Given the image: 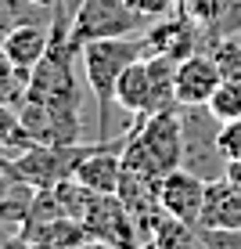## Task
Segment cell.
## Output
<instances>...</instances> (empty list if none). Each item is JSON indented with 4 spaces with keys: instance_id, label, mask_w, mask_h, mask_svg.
<instances>
[{
    "instance_id": "6da1fadb",
    "label": "cell",
    "mask_w": 241,
    "mask_h": 249,
    "mask_svg": "<svg viewBox=\"0 0 241 249\" xmlns=\"http://www.w3.org/2000/svg\"><path fill=\"white\" fill-rule=\"evenodd\" d=\"M148 54V36H112V40H90L80 51L83 62V83L90 87L97 101V141L112 137V108H115V83L123 69Z\"/></svg>"
},
{
    "instance_id": "7a4b0ae2",
    "label": "cell",
    "mask_w": 241,
    "mask_h": 249,
    "mask_svg": "<svg viewBox=\"0 0 241 249\" xmlns=\"http://www.w3.org/2000/svg\"><path fill=\"white\" fill-rule=\"evenodd\" d=\"M184 123V162L180 166L205 181L227 177V159L220 152V119L209 112V105H180Z\"/></svg>"
},
{
    "instance_id": "3957f363",
    "label": "cell",
    "mask_w": 241,
    "mask_h": 249,
    "mask_svg": "<svg viewBox=\"0 0 241 249\" xmlns=\"http://www.w3.org/2000/svg\"><path fill=\"white\" fill-rule=\"evenodd\" d=\"M141 33H148V22L126 0H83L68 25V44L83 51V44H90V40L141 36Z\"/></svg>"
},
{
    "instance_id": "277c9868",
    "label": "cell",
    "mask_w": 241,
    "mask_h": 249,
    "mask_svg": "<svg viewBox=\"0 0 241 249\" xmlns=\"http://www.w3.org/2000/svg\"><path fill=\"white\" fill-rule=\"evenodd\" d=\"M130 141L148 156V162L162 177L184 162V123H180V108H166L155 116H137Z\"/></svg>"
},
{
    "instance_id": "5b68a950",
    "label": "cell",
    "mask_w": 241,
    "mask_h": 249,
    "mask_svg": "<svg viewBox=\"0 0 241 249\" xmlns=\"http://www.w3.org/2000/svg\"><path fill=\"white\" fill-rule=\"evenodd\" d=\"M87 148L90 144H29L18 156H11V162H15V174L25 184L44 192V188L68 181L80 166V159L87 156Z\"/></svg>"
},
{
    "instance_id": "8992f818",
    "label": "cell",
    "mask_w": 241,
    "mask_h": 249,
    "mask_svg": "<svg viewBox=\"0 0 241 249\" xmlns=\"http://www.w3.org/2000/svg\"><path fill=\"white\" fill-rule=\"evenodd\" d=\"M83 228H87L90 238H101L112 249H141L144 246L141 228H137L133 213L123 206L119 195H97L94 192L87 213H83Z\"/></svg>"
},
{
    "instance_id": "52a82bcc",
    "label": "cell",
    "mask_w": 241,
    "mask_h": 249,
    "mask_svg": "<svg viewBox=\"0 0 241 249\" xmlns=\"http://www.w3.org/2000/svg\"><path fill=\"white\" fill-rule=\"evenodd\" d=\"M205 184H209L205 177H198L184 166L169 170L159 184V199H162L166 217L184 220V224H198L202 220V202H205Z\"/></svg>"
},
{
    "instance_id": "ba28073f",
    "label": "cell",
    "mask_w": 241,
    "mask_h": 249,
    "mask_svg": "<svg viewBox=\"0 0 241 249\" xmlns=\"http://www.w3.org/2000/svg\"><path fill=\"white\" fill-rule=\"evenodd\" d=\"M72 177L83 188L97 192V195H115L119 192V181H123V144H119V141L115 144H112V141L90 144Z\"/></svg>"
},
{
    "instance_id": "9c48e42d",
    "label": "cell",
    "mask_w": 241,
    "mask_h": 249,
    "mask_svg": "<svg viewBox=\"0 0 241 249\" xmlns=\"http://www.w3.org/2000/svg\"><path fill=\"white\" fill-rule=\"evenodd\" d=\"M223 76L220 65L209 51H198V54L177 62V101L180 105H209L212 94L220 90Z\"/></svg>"
},
{
    "instance_id": "30bf717a",
    "label": "cell",
    "mask_w": 241,
    "mask_h": 249,
    "mask_svg": "<svg viewBox=\"0 0 241 249\" xmlns=\"http://www.w3.org/2000/svg\"><path fill=\"white\" fill-rule=\"evenodd\" d=\"M115 105L126 116H151V62L148 54L123 69L115 83Z\"/></svg>"
},
{
    "instance_id": "8fae6325",
    "label": "cell",
    "mask_w": 241,
    "mask_h": 249,
    "mask_svg": "<svg viewBox=\"0 0 241 249\" xmlns=\"http://www.w3.org/2000/svg\"><path fill=\"white\" fill-rule=\"evenodd\" d=\"M18 235H25L36 249H76L80 242H87V228L76 217H47V220H25L18 228Z\"/></svg>"
},
{
    "instance_id": "7c38bea8",
    "label": "cell",
    "mask_w": 241,
    "mask_h": 249,
    "mask_svg": "<svg viewBox=\"0 0 241 249\" xmlns=\"http://www.w3.org/2000/svg\"><path fill=\"white\" fill-rule=\"evenodd\" d=\"M47 47H50V29L32 25V22L11 25V29L4 33V40H0V51H4L18 69H25V72L36 69V62L47 54Z\"/></svg>"
},
{
    "instance_id": "4fadbf2b",
    "label": "cell",
    "mask_w": 241,
    "mask_h": 249,
    "mask_svg": "<svg viewBox=\"0 0 241 249\" xmlns=\"http://www.w3.org/2000/svg\"><path fill=\"white\" fill-rule=\"evenodd\" d=\"M198 224L202 228H241V188L230 184L227 177L209 181Z\"/></svg>"
},
{
    "instance_id": "5bb4252c",
    "label": "cell",
    "mask_w": 241,
    "mask_h": 249,
    "mask_svg": "<svg viewBox=\"0 0 241 249\" xmlns=\"http://www.w3.org/2000/svg\"><path fill=\"white\" fill-rule=\"evenodd\" d=\"M151 249H209V246H205L198 224H184V220L166 217L159 224V231L151 235Z\"/></svg>"
},
{
    "instance_id": "9a60e30c",
    "label": "cell",
    "mask_w": 241,
    "mask_h": 249,
    "mask_svg": "<svg viewBox=\"0 0 241 249\" xmlns=\"http://www.w3.org/2000/svg\"><path fill=\"white\" fill-rule=\"evenodd\" d=\"M25 90H29V72L18 69L4 51H0V105L18 108L25 101Z\"/></svg>"
},
{
    "instance_id": "2e32d148",
    "label": "cell",
    "mask_w": 241,
    "mask_h": 249,
    "mask_svg": "<svg viewBox=\"0 0 241 249\" xmlns=\"http://www.w3.org/2000/svg\"><path fill=\"white\" fill-rule=\"evenodd\" d=\"M212 58L220 65L223 83H234L241 87V36H223L216 47H212Z\"/></svg>"
},
{
    "instance_id": "e0dca14e",
    "label": "cell",
    "mask_w": 241,
    "mask_h": 249,
    "mask_svg": "<svg viewBox=\"0 0 241 249\" xmlns=\"http://www.w3.org/2000/svg\"><path fill=\"white\" fill-rule=\"evenodd\" d=\"M209 112L220 119V123H234V119H241V87H234V83H220V90L212 94L209 101Z\"/></svg>"
},
{
    "instance_id": "ac0fdd59",
    "label": "cell",
    "mask_w": 241,
    "mask_h": 249,
    "mask_svg": "<svg viewBox=\"0 0 241 249\" xmlns=\"http://www.w3.org/2000/svg\"><path fill=\"white\" fill-rule=\"evenodd\" d=\"M126 4H130L148 25H155L159 18H169L173 11H180V0H126Z\"/></svg>"
},
{
    "instance_id": "d6986e66",
    "label": "cell",
    "mask_w": 241,
    "mask_h": 249,
    "mask_svg": "<svg viewBox=\"0 0 241 249\" xmlns=\"http://www.w3.org/2000/svg\"><path fill=\"white\" fill-rule=\"evenodd\" d=\"M220 152L227 162H241V119L220 123Z\"/></svg>"
},
{
    "instance_id": "ffe728a7",
    "label": "cell",
    "mask_w": 241,
    "mask_h": 249,
    "mask_svg": "<svg viewBox=\"0 0 241 249\" xmlns=\"http://www.w3.org/2000/svg\"><path fill=\"white\" fill-rule=\"evenodd\" d=\"M83 0H58L54 4V25H50V40H68V25H72L76 11H80Z\"/></svg>"
},
{
    "instance_id": "44dd1931",
    "label": "cell",
    "mask_w": 241,
    "mask_h": 249,
    "mask_svg": "<svg viewBox=\"0 0 241 249\" xmlns=\"http://www.w3.org/2000/svg\"><path fill=\"white\" fill-rule=\"evenodd\" d=\"M202 238L209 249H241V228H202Z\"/></svg>"
},
{
    "instance_id": "7402d4cb",
    "label": "cell",
    "mask_w": 241,
    "mask_h": 249,
    "mask_svg": "<svg viewBox=\"0 0 241 249\" xmlns=\"http://www.w3.org/2000/svg\"><path fill=\"white\" fill-rule=\"evenodd\" d=\"M18 181H22V177L15 174V162L7 156H0V206H4V199L15 192V188H18Z\"/></svg>"
},
{
    "instance_id": "603a6c76",
    "label": "cell",
    "mask_w": 241,
    "mask_h": 249,
    "mask_svg": "<svg viewBox=\"0 0 241 249\" xmlns=\"http://www.w3.org/2000/svg\"><path fill=\"white\" fill-rule=\"evenodd\" d=\"M227 181L241 188V162H227Z\"/></svg>"
},
{
    "instance_id": "cb8c5ba5",
    "label": "cell",
    "mask_w": 241,
    "mask_h": 249,
    "mask_svg": "<svg viewBox=\"0 0 241 249\" xmlns=\"http://www.w3.org/2000/svg\"><path fill=\"white\" fill-rule=\"evenodd\" d=\"M76 249H112L108 242H101V238H87V242H80Z\"/></svg>"
},
{
    "instance_id": "d4e9b609",
    "label": "cell",
    "mask_w": 241,
    "mask_h": 249,
    "mask_svg": "<svg viewBox=\"0 0 241 249\" xmlns=\"http://www.w3.org/2000/svg\"><path fill=\"white\" fill-rule=\"evenodd\" d=\"M141 249H151V242H144V246H141Z\"/></svg>"
}]
</instances>
